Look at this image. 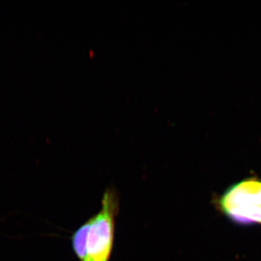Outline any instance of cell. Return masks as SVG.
<instances>
[{"instance_id":"cell-1","label":"cell","mask_w":261,"mask_h":261,"mask_svg":"<svg viewBox=\"0 0 261 261\" xmlns=\"http://www.w3.org/2000/svg\"><path fill=\"white\" fill-rule=\"evenodd\" d=\"M216 205L234 224H261V178L249 177L233 184L216 199Z\"/></svg>"},{"instance_id":"cell-2","label":"cell","mask_w":261,"mask_h":261,"mask_svg":"<svg viewBox=\"0 0 261 261\" xmlns=\"http://www.w3.org/2000/svg\"><path fill=\"white\" fill-rule=\"evenodd\" d=\"M99 212L89 219V228L83 261H110L113 251L115 220L119 202L116 192L108 189L102 196Z\"/></svg>"},{"instance_id":"cell-3","label":"cell","mask_w":261,"mask_h":261,"mask_svg":"<svg viewBox=\"0 0 261 261\" xmlns=\"http://www.w3.org/2000/svg\"><path fill=\"white\" fill-rule=\"evenodd\" d=\"M89 228V221L88 220L73 233L71 238L73 251L80 261H83L84 256H85L86 243H87Z\"/></svg>"}]
</instances>
